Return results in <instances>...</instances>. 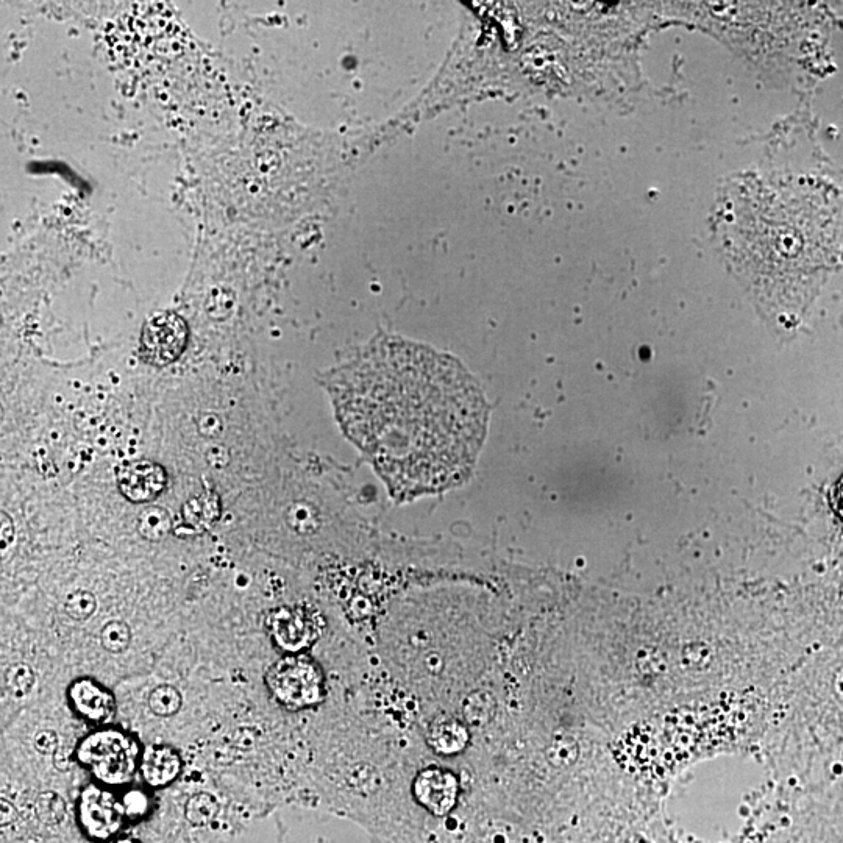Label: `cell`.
<instances>
[{
  "label": "cell",
  "instance_id": "cell-24",
  "mask_svg": "<svg viewBox=\"0 0 843 843\" xmlns=\"http://www.w3.org/2000/svg\"><path fill=\"white\" fill-rule=\"evenodd\" d=\"M837 506H839L840 514L843 516V480L840 481L839 488H837Z\"/></svg>",
  "mask_w": 843,
  "mask_h": 843
},
{
  "label": "cell",
  "instance_id": "cell-15",
  "mask_svg": "<svg viewBox=\"0 0 843 843\" xmlns=\"http://www.w3.org/2000/svg\"><path fill=\"white\" fill-rule=\"evenodd\" d=\"M100 642L104 645L105 650L119 655L124 653L130 647L132 642V630H130L127 623L122 620H111L102 628L100 633Z\"/></svg>",
  "mask_w": 843,
  "mask_h": 843
},
{
  "label": "cell",
  "instance_id": "cell-13",
  "mask_svg": "<svg viewBox=\"0 0 843 843\" xmlns=\"http://www.w3.org/2000/svg\"><path fill=\"white\" fill-rule=\"evenodd\" d=\"M136 530L146 541H164L174 531V519L161 506H149L138 514Z\"/></svg>",
  "mask_w": 843,
  "mask_h": 843
},
{
  "label": "cell",
  "instance_id": "cell-8",
  "mask_svg": "<svg viewBox=\"0 0 843 843\" xmlns=\"http://www.w3.org/2000/svg\"><path fill=\"white\" fill-rule=\"evenodd\" d=\"M221 517V498L214 491L194 495L178 511L174 519L177 538H193L207 533Z\"/></svg>",
  "mask_w": 843,
  "mask_h": 843
},
{
  "label": "cell",
  "instance_id": "cell-25",
  "mask_svg": "<svg viewBox=\"0 0 843 843\" xmlns=\"http://www.w3.org/2000/svg\"><path fill=\"white\" fill-rule=\"evenodd\" d=\"M118 843H135V842H132V840H121V842H118Z\"/></svg>",
  "mask_w": 843,
  "mask_h": 843
},
{
  "label": "cell",
  "instance_id": "cell-21",
  "mask_svg": "<svg viewBox=\"0 0 843 843\" xmlns=\"http://www.w3.org/2000/svg\"><path fill=\"white\" fill-rule=\"evenodd\" d=\"M13 539H15V525H13L11 517L5 511H2L0 513V548H2V553L10 548Z\"/></svg>",
  "mask_w": 843,
  "mask_h": 843
},
{
  "label": "cell",
  "instance_id": "cell-14",
  "mask_svg": "<svg viewBox=\"0 0 843 843\" xmlns=\"http://www.w3.org/2000/svg\"><path fill=\"white\" fill-rule=\"evenodd\" d=\"M183 697L174 686L161 684L149 695V708L158 717H171L182 708Z\"/></svg>",
  "mask_w": 843,
  "mask_h": 843
},
{
  "label": "cell",
  "instance_id": "cell-11",
  "mask_svg": "<svg viewBox=\"0 0 843 843\" xmlns=\"http://www.w3.org/2000/svg\"><path fill=\"white\" fill-rule=\"evenodd\" d=\"M141 772L149 786H168L182 772V759L174 748L153 745L147 748L141 759Z\"/></svg>",
  "mask_w": 843,
  "mask_h": 843
},
{
  "label": "cell",
  "instance_id": "cell-5",
  "mask_svg": "<svg viewBox=\"0 0 843 843\" xmlns=\"http://www.w3.org/2000/svg\"><path fill=\"white\" fill-rule=\"evenodd\" d=\"M80 823L94 839H108L118 833L125 815L122 801L102 787L89 786L83 790L79 804Z\"/></svg>",
  "mask_w": 843,
  "mask_h": 843
},
{
  "label": "cell",
  "instance_id": "cell-22",
  "mask_svg": "<svg viewBox=\"0 0 843 843\" xmlns=\"http://www.w3.org/2000/svg\"><path fill=\"white\" fill-rule=\"evenodd\" d=\"M33 744H35L36 750L44 753V755L54 753L58 748L57 734L54 731H40V733L36 734Z\"/></svg>",
  "mask_w": 843,
  "mask_h": 843
},
{
  "label": "cell",
  "instance_id": "cell-9",
  "mask_svg": "<svg viewBox=\"0 0 843 843\" xmlns=\"http://www.w3.org/2000/svg\"><path fill=\"white\" fill-rule=\"evenodd\" d=\"M269 631L278 647L300 651L310 647L317 637V628L305 612L280 609L269 619Z\"/></svg>",
  "mask_w": 843,
  "mask_h": 843
},
{
  "label": "cell",
  "instance_id": "cell-4",
  "mask_svg": "<svg viewBox=\"0 0 843 843\" xmlns=\"http://www.w3.org/2000/svg\"><path fill=\"white\" fill-rule=\"evenodd\" d=\"M189 330L185 319L166 311L150 317L143 327L139 353L152 366H168L185 352Z\"/></svg>",
  "mask_w": 843,
  "mask_h": 843
},
{
  "label": "cell",
  "instance_id": "cell-6",
  "mask_svg": "<svg viewBox=\"0 0 843 843\" xmlns=\"http://www.w3.org/2000/svg\"><path fill=\"white\" fill-rule=\"evenodd\" d=\"M168 484V474L161 464L138 459L118 470V488L129 502H152Z\"/></svg>",
  "mask_w": 843,
  "mask_h": 843
},
{
  "label": "cell",
  "instance_id": "cell-10",
  "mask_svg": "<svg viewBox=\"0 0 843 843\" xmlns=\"http://www.w3.org/2000/svg\"><path fill=\"white\" fill-rule=\"evenodd\" d=\"M69 700L75 711L94 723L108 722L116 711L113 694L89 678L77 680L69 687Z\"/></svg>",
  "mask_w": 843,
  "mask_h": 843
},
{
  "label": "cell",
  "instance_id": "cell-17",
  "mask_svg": "<svg viewBox=\"0 0 843 843\" xmlns=\"http://www.w3.org/2000/svg\"><path fill=\"white\" fill-rule=\"evenodd\" d=\"M97 609V600L91 592L75 591L68 595L65 602V611L71 619L88 620Z\"/></svg>",
  "mask_w": 843,
  "mask_h": 843
},
{
  "label": "cell",
  "instance_id": "cell-7",
  "mask_svg": "<svg viewBox=\"0 0 843 843\" xmlns=\"http://www.w3.org/2000/svg\"><path fill=\"white\" fill-rule=\"evenodd\" d=\"M458 790V778L442 769L424 770L414 783L417 800L436 815H445L455 808Z\"/></svg>",
  "mask_w": 843,
  "mask_h": 843
},
{
  "label": "cell",
  "instance_id": "cell-19",
  "mask_svg": "<svg viewBox=\"0 0 843 843\" xmlns=\"http://www.w3.org/2000/svg\"><path fill=\"white\" fill-rule=\"evenodd\" d=\"M122 806H124L125 815L130 819H138L146 814L149 809V798L144 794L143 790H130L122 798Z\"/></svg>",
  "mask_w": 843,
  "mask_h": 843
},
{
  "label": "cell",
  "instance_id": "cell-1",
  "mask_svg": "<svg viewBox=\"0 0 843 843\" xmlns=\"http://www.w3.org/2000/svg\"><path fill=\"white\" fill-rule=\"evenodd\" d=\"M342 408L397 502L461 486L488 434V402L466 367L400 339H381L356 364Z\"/></svg>",
  "mask_w": 843,
  "mask_h": 843
},
{
  "label": "cell",
  "instance_id": "cell-2",
  "mask_svg": "<svg viewBox=\"0 0 843 843\" xmlns=\"http://www.w3.org/2000/svg\"><path fill=\"white\" fill-rule=\"evenodd\" d=\"M77 758L100 783H129L138 767L139 745L135 737L119 730H100L82 740Z\"/></svg>",
  "mask_w": 843,
  "mask_h": 843
},
{
  "label": "cell",
  "instance_id": "cell-20",
  "mask_svg": "<svg viewBox=\"0 0 843 843\" xmlns=\"http://www.w3.org/2000/svg\"><path fill=\"white\" fill-rule=\"evenodd\" d=\"M197 430L202 434L203 438L216 439L221 436L224 431V420L216 413H202L196 419Z\"/></svg>",
  "mask_w": 843,
  "mask_h": 843
},
{
  "label": "cell",
  "instance_id": "cell-23",
  "mask_svg": "<svg viewBox=\"0 0 843 843\" xmlns=\"http://www.w3.org/2000/svg\"><path fill=\"white\" fill-rule=\"evenodd\" d=\"M207 461L213 469H224L230 461V453L224 445H213L207 452Z\"/></svg>",
  "mask_w": 843,
  "mask_h": 843
},
{
  "label": "cell",
  "instance_id": "cell-3",
  "mask_svg": "<svg viewBox=\"0 0 843 843\" xmlns=\"http://www.w3.org/2000/svg\"><path fill=\"white\" fill-rule=\"evenodd\" d=\"M267 687L280 705L289 709L310 708L324 695L321 670L310 659L288 656L267 670Z\"/></svg>",
  "mask_w": 843,
  "mask_h": 843
},
{
  "label": "cell",
  "instance_id": "cell-12",
  "mask_svg": "<svg viewBox=\"0 0 843 843\" xmlns=\"http://www.w3.org/2000/svg\"><path fill=\"white\" fill-rule=\"evenodd\" d=\"M466 728L455 720L434 723L430 731V744L441 755H455L467 745Z\"/></svg>",
  "mask_w": 843,
  "mask_h": 843
},
{
  "label": "cell",
  "instance_id": "cell-16",
  "mask_svg": "<svg viewBox=\"0 0 843 843\" xmlns=\"http://www.w3.org/2000/svg\"><path fill=\"white\" fill-rule=\"evenodd\" d=\"M217 812V801L213 795L197 794L186 804V817L194 825H205L213 820Z\"/></svg>",
  "mask_w": 843,
  "mask_h": 843
},
{
  "label": "cell",
  "instance_id": "cell-18",
  "mask_svg": "<svg viewBox=\"0 0 843 843\" xmlns=\"http://www.w3.org/2000/svg\"><path fill=\"white\" fill-rule=\"evenodd\" d=\"M8 689L16 697H24L32 691L35 686V673L27 664H13L7 672Z\"/></svg>",
  "mask_w": 843,
  "mask_h": 843
}]
</instances>
